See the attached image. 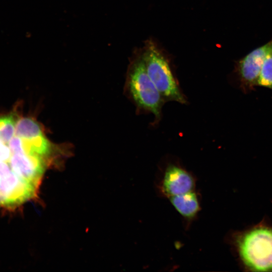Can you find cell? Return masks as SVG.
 I'll list each match as a JSON object with an SVG mask.
<instances>
[{
  "label": "cell",
  "mask_w": 272,
  "mask_h": 272,
  "mask_svg": "<svg viewBox=\"0 0 272 272\" xmlns=\"http://www.w3.org/2000/svg\"><path fill=\"white\" fill-rule=\"evenodd\" d=\"M126 79L128 95L139 111L153 114L158 122L165 101L146 72L140 50L131 60Z\"/></svg>",
  "instance_id": "obj_1"
},
{
  "label": "cell",
  "mask_w": 272,
  "mask_h": 272,
  "mask_svg": "<svg viewBox=\"0 0 272 272\" xmlns=\"http://www.w3.org/2000/svg\"><path fill=\"white\" fill-rule=\"evenodd\" d=\"M146 72L165 102L185 104L183 94L169 62L156 44L147 40L140 50Z\"/></svg>",
  "instance_id": "obj_2"
},
{
  "label": "cell",
  "mask_w": 272,
  "mask_h": 272,
  "mask_svg": "<svg viewBox=\"0 0 272 272\" xmlns=\"http://www.w3.org/2000/svg\"><path fill=\"white\" fill-rule=\"evenodd\" d=\"M236 245L241 260L249 269L272 270L271 228H252L236 238Z\"/></svg>",
  "instance_id": "obj_3"
},
{
  "label": "cell",
  "mask_w": 272,
  "mask_h": 272,
  "mask_svg": "<svg viewBox=\"0 0 272 272\" xmlns=\"http://www.w3.org/2000/svg\"><path fill=\"white\" fill-rule=\"evenodd\" d=\"M155 184L158 195L168 199L196 189V179L179 163L169 162L160 169Z\"/></svg>",
  "instance_id": "obj_4"
},
{
  "label": "cell",
  "mask_w": 272,
  "mask_h": 272,
  "mask_svg": "<svg viewBox=\"0 0 272 272\" xmlns=\"http://www.w3.org/2000/svg\"><path fill=\"white\" fill-rule=\"evenodd\" d=\"M272 49V40L246 55L237 63L240 87L244 93L254 90L261 68L267 53Z\"/></svg>",
  "instance_id": "obj_5"
},
{
  "label": "cell",
  "mask_w": 272,
  "mask_h": 272,
  "mask_svg": "<svg viewBox=\"0 0 272 272\" xmlns=\"http://www.w3.org/2000/svg\"><path fill=\"white\" fill-rule=\"evenodd\" d=\"M183 220L186 228L198 216L201 210L199 194L196 189L167 199Z\"/></svg>",
  "instance_id": "obj_6"
},
{
  "label": "cell",
  "mask_w": 272,
  "mask_h": 272,
  "mask_svg": "<svg viewBox=\"0 0 272 272\" xmlns=\"http://www.w3.org/2000/svg\"><path fill=\"white\" fill-rule=\"evenodd\" d=\"M257 86L272 90V49L267 53L264 60Z\"/></svg>",
  "instance_id": "obj_7"
}]
</instances>
